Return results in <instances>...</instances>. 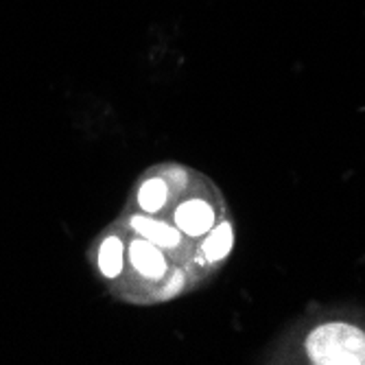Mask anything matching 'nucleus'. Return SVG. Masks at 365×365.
<instances>
[{
	"instance_id": "1",
	"label": "nucleus",
	"mask_w": 365,
	"mask_h": 365,
	"mask_svg": "<svg viewBox=\"0 0 365 365\" xmlns=\"http://www.w3.org/2000/svg\"><path fill=\"white\" fill-rule=\"evenodd\" d=\"M232 247L235 225L212 180L182 162H158L134 182L90 258L116 300L155 307L206 284Z\"/></svg>"
},
{
	"instance_id": "2",
	"label": "nucleus",
	"mask_w": 365,
	"mask_h": 365,
	"mask_svg": "<svg viewBox=\"0 0 365 365\" xmlns=\"http://www.w3.org/2000/svg\"><path fill=\"white\" fill-rule=\"evenodd\" d=\"M307 352L317 365H361L365 363V333L344 322L322 324L309 335Z\"/></svg>"
}]
</instances>
